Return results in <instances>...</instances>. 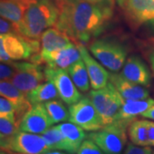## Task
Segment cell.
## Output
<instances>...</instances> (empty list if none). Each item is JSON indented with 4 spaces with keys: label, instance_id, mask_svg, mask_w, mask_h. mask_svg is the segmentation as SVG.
I'll use <instances>...</instances> for the list:
<instances>
[{
    "label": "cell",
    "instance_id": "obj_1",
    "mask_svg": "<svg viewBox=\"0 0 154 154\" xmlns=\"http://www.w3.org/2000/svg\"><path fill=\"white\" fill-rule=\"evenodd\" d=\"M111 3L94 4L88 0L73 5L67 3L59 11L54 27L66 33L75 45L88 44L101 32L111 17Z\"/></svg>",
    "mask_w": 154,
    "mask_h": 154
},
{
    "label": "cell",
    "instance_id": "obj_2",
    "mask_svg": "<svg viewBox=\"0 0 154 154\" xmlns=\"http://www.w3.org/2000/svg\"><path fill=\"white\" fill-rule=\"evenodd\" d=\"M59 10L51 0H32L18 25L19 33L30 38L40 39L42 33L55 26Z\"/></svg>",
    "mask_w": 154,
    "mask_h": 154
},
{
    "label": "cell",
    "instance_id": "obj_3",
    "mask_svg": "<svg viewBox=\"0 0 154 154\" xmlns=\"http://www.w3.org/2000/svg\"><path fill=\"white\" fill-rule=\"evenodd\" d=\"M133 121L116 120L88 134L105 154H122L127 144V128Z\"/></svg>",
    "mask_w": 154,
    "mask_h": 154
},
{
    "label": "cell",
    "instance_id": "obj_4",
    "mask_svg": "<svg viewBox=\"0 0 154 154\" xmlns=\"http://www.w3.org/2000/svg\"><path fill=\"white\" fill-rule=\"evenodd\" d=\"M88 97L94 103L105 126L117 120L120 110L125 101L110 82L105 88L89 91Z\"/></svg>",
    "mask_w": 154,
    "mask_h": 154
},
{
    "label": "cell",
    "instance_id": "obj_5",
    "mask_svg": "<svg viewBox=\"0 0 154 154\" xmlns=\"http://www.w3.org/2000/svg\"><path fill=\"white\" fill-rule=\"evenodd\" d=\"M89 50L103 66L114 73L122 69L126 62L127 50L116 42L98 39L90 45Z\"/></svg>",
    "mask_w": 154,
    "mask_h": 154
},
{
    "label": "cell",
    "instance_id": "obj_6",
    "mask_svg": "<svg viewBox=\"0 0 154 154\" xmlns=\"http://www.w3.org/2000/svg\"><path fill=\"white\" fill-rule=\"evenodd\" d=\"M69 122L81 127L86 131L95 132L105 127L94 103L88 97H83L80 101L69 105Z\"/></svg>",
    "mask_w": 154,
    "mask_h": 154
},
{
    "label": "cell",
    "instance_id": "obj_7",
    "mask_svg": "<svg viewBox=\"0 0 154 154\" xmlns=\"http://www.w3.org/2000/svg\"><path fill=\"white\" fill-rule=\"evenodd\" d=\"M40 39L27 38L20 33H7L1 35L0 42L12 60L30 59L41 51Z\"/></svg>",
    "mask_w": 154,
    "mask_h": 154
},
{
    "label": "cell",
    "instance_id": "obj_8",
    "mask_svg": "<svg viewBox=\"0 0 154 154\" xmlns=\"http://www.w3.org/2000/svg\"><path fill=\"white\" fill-rule=\"evenodd\" d=\"M44 71L46 81L55 85L59 98L66 105H74L82 99L83 96L73 82L67 69L45 66Z\"/></svg>",
    "mask_w": 154,
    "mask_h": 154
},
{
    "label": "cell",
    "instance_id": "obj_9",
    "mask_svg": "<svg viewBox=\"0 0 154 154\" xmlns=\"http://www.w3.org/2000/svg\"><path fill=\"white\" fill-rule=\"evenodd\" d=\"M17 73L10 82L23 94H28L38 85L46 82L41 65L26 62L17 63Z\"/></svg>",
    "mask_w": 154,
    "mask_h": 154
},
{
    "label": "cell",
    "instance_id": "obj_10",
    "mask_svg": "<svg viewBox=\"0 0 154 154\" xmlns=\"http://www.w3.org/2000/svg\"><path fill=\"white\" fill-rule=\"evenodd\" d=\"M128 21L134 26L154 23L153 0H117Z\"/></svg>",
    "mask_w": 154,
    "mask_h": 154
},
{
    "label": "cell",
    "instance_id": "obj_11",
    "mask_svg": "<svg viewBox=\"0 0 154 154\" xmlns=\"http://www.w3.org/2000/svg\"><path fill=\"white\" fill-rule=\"evenodd\" d=\"M52 125L53 122L51 120L44 104H38L33 105L23 116L19 124V130L42 134Z\"/></svg>",
    "mask_w": 154,
    "mask_h": 154
},
{
    "label": "cell",
    "instance_id": "obj_12",
    "mask_svg": "<svg viewBox=\"0 0 154 154\" xmlns=\"http://www.w3.org/2000/svg\"><path fill=\"white\" fill-rule=\"evenodd\" d=\"M50 151L42 135L18 131L8 151L16 154H43Z\"/></svg>",
    "mask_w": 154,
    "mask_h": 154
},
{
    "label": "cell",
    "instance_id": "obj_13",
    "mask_svg": "<svg viewBox=\"0 0 154 154\" xmlns=\"http://www.w3.org/2000/svg\"><path fill=\"white\" fill-rule=\"evenodd\" d=\"M42 64L46 67L67 69L77 61L82 59L81 52L75 43L66 48L54 51L48 53H40Z\"/></svg>",
    "mask_w": 154,
    "mask_h": 154
},
{
    "label": "cell",
    "instance_id": "obj_14",
    "mask_svg": "<svg viewBox=\"0 0 154 154\" xmlns=\"http://www.w3.org/2000/svg\"><path fill=\"white\" fill-rule=\"evenodd\" d=\"M78 49L81 52L82 58L87 67L91 87L93 89L98 90L105 88L110 82V74L105 69L99 61L94 58L89 54L88 51L83 44H76Z\"/></svg>",
    "mask_w": 154,
    "mask_h": 154
},
{
    "label": "cell",
    "instance_id": "obj_15",
    "mask_svg": "<svg viewBox=\"0 0 154 154\" xmlns=\"http://www.w3.org/2000/svg\"><path fill=\"white\" fill-rule=\"evenodd\" d=\"M120 75L144 87H149L151 84L152 76L148 67L138 56H130L127 59L122 69Z\"/></svg>",
    "mask_w": 154,
    "mask_h": 154
},
{
    "label": "cell",
    "instance_id": "obj_16",
    "mask_svg": "<svg viewBox=\"0 0 154 154\" xmlns=\"http://www.w3.org/2000/svg\"><path fill=\"white\" fill-rule=\"evenodd\" d=\"M110 82L117 89L124 100H138L149 98V91L142 85L132 82L117 74H111Z\"/></svg>",
    "mask_w": 154,
    "mask_h": 154
},
{
    "label": "cell",
    "instance_id": "obj_17",
    "mask_svg": "<svg viewBox=\"0 0 154 154\" xmlns=\"http://www.w3.org/2000/svg\"><path fill=\"white\" fill-rule=\"evenodd\" d=\"M0 94L2 97H5L16 105L17 107V120L20 122L23 116L27 113V111L32 108L33 105L27 99V95L23 94L17 88H16L9 81H1L0 82Z\"/></svg>",
    "mask_w": 154,
    "mask_h": 154
},
{
    "label": "cell",
    "instance_id": "obj_18",
    "mask_svg": "<svg viewBox=\"0 0 154 154\" xmlns=\"http://www.w3.org/2000/svg\"><path fill=\"white\" fill-rule=\"evenodd\" d=\"M40 53H48L63 48H66L73 43L66 33L56 27L46 29L40 37Z\"/></svg>",
    "mask_w": 154,
    "mask_h": 154
},
{
    "label": "cell",
    "instance_id": "obj_19",
    "mask_svg": "<svg viewBox=\"0 0 154 154\" xmlns=\"http://www.w3.org/2000/svg\"><path fill=\"white\" fill-rule=\"evenodd\" d=\"M32 0H0V14L16 25L22 22L24 12Z\"/></svg>",
    "mask_w": 154,
    "mask_h": 154
},
{
    "label": "cell",
    "instance_id": "obj_20",
    "mask_svg": "<svg viewBox=\"0 0 154 154\" xmlns=\"http://www.w3.org/2000/svg\"><path fill=\"white\" fill-rule=\"evenodd\" d=\"M154 105V99L148 98L138 100H125L122 106L117 120L134 121L137 116H141Z\"/></svg>",
    "mask_w": 154,
    "mask_h": 154
},
{
    "label": "cell",
    "instance_id": "obj_21",
    "mask_svg": "<svg viewBox=\"0 0 154 154\" xmlns=\"http://www.w3.org/2000/svg\"><path fill=\"white\" fill-rule=\"evenodd\" d=\"M69 144L71 154L76 153L79 147L85 140L87 134L84 129L73 122H62L57 125Z\"/></svg>",
    "mask_w": 154,
    "mask_h": 154
},
{
    "label": "cell",
    "instance_id": "obj_22",
    "mask_svg": "<svg viewBox=\"0 0 154 154\" xmlns=\"http://www.w3.org/2000/svg\"><path fill=\"white\" fill-rule=\"evenodd\" d=\"M27 95V99L32 105L38 104H44L53 99H57L59 97L58 92L55 85L51 82H45L37 88L30 91Z\"/></svg>",
    "mask_w": 154,
    "mask_h": 154
},
{
    "label": "cell",
    "instance_id": "obj_23",
    "mask_svg": "<svg viewBox=\"0 0 154 154\" xmlns=\"http://www.w3.org/2000/svg\"><path fill=\"white\" fill-rule=\"evenodd\" d=\"M131 142L138 146H150L149 120L134 119L128 128Z\"/></svg>",
    "mask_w": 154,
    "mask_h": 154
},
{
    "label": "cell",
    "instance_id": "obj_24",
    "mask_svg": "<svg viewBox=\"0 0 154 154\" xmlns=\"http://www.w3.org/2000/svg\"><path fill=\"white\" fill-rule=\"evenodd\" d=\"M19 122L16 117L0 116V146L1 151H8L17 132Z\"/></svg>",
    "mask_w": 154,
    "mask_h": 154
},
{
    "label": "cell",
    "instance_id": "obj_25",
    "mask_svg": "<svg viewBox=\"0 0 154 154\" xmlns=\"http://www.w3.org/2000/svg\"><path fill=\"white\" fill-rule=\"evenodd\" d=\"M67 71L69 76L71 77L75 87L81 93L86 94L90 91V79L87 70V67L85 65L82 58L81 60L77 61L76 63L72 64L70 67H69L67 69Z\"/></svg>",
    "mask_w": 154,
    "mask_h": 154
},
{
    "label": "cell",
    "instance_id": "obj_26",
    "mask_svg": "<svg viewBox=\"0 0 154 154\" xmlns=\"http://www.w3.org/2000/svg\"><path fill=\"white\" fill-rule=\"evenodd\" d=\"M41 135L44 138L45 141L50 150L66 151L69 153H71V150L66 139L57 126L51 127Z\"/></svg>",
    "mask_w": 154,
    "mask_h": 154
},
{
    "label": "cell",
    "instance_id": "obj_27",
    "mask_svg": "<svg viewBox=\"0 0 154 154\" xmlns=\"http://www.w3.org/2000/svg\"><path fill=\"white\" fill-rule=\"evenodd\" d=\"M63 103V101L58 99H53L44 103L45 107L53 124L69 121V111Z\"/></svg>",
    "mask_w": 154,
    "mask_h": 154
},
{
    "label": "cell",
    "instance_id": "obj_28",
    "mask_svg": "<svg viewBox=\"0 0 154 154\" xmlns=\"http://www.w3.org/2000/svg\"><path fill=\"white\" fill-rule=\"evenodd\" d=\"M17 73V64L15 62L1 63L0 65V79L1 81H11Z\"/></svg>",
    "mask_w": 154,
    "mask_h": 154
},
{
    "label": "cell",
    "instance_id": "obj_29",
    "mask_svg": "<svg viewBox=\"0 0 154 154\" xmlns=\"http://www.w3.org/2000/svg\"><path fill=\"white\" fill-rule=\"evenodd\" d=\"M77 154H105L104 151L97 144L90 139H87L82 142L77 151Z\"/></svg>",
    "mask_w": 154,
    "mask_h": 154
},
{
    "label": "cell",
    "instance_id": "obj_30",
    "mask_svg": "<svg viewBox=\"0 0 154 154\" xmlns=\"http://www.w3.org/2000/svg\"><path fill=\"white\" fill-rule=\"evenodd\" d=\"M17 114V107L11 100L6 99L5 97L0 98V116L16 117Z\"/></svg>",
    "mask_w": 154,
    "mask_h": 154
},
{
    "label": "cell",
    "instance_id": "obj_31",
    "mask_svg": "<svg viewBox=\"0 0 154 154\" xmlns=\"http://www.w3.org/2000/svg\"><path fill=\"white\" fill-rule=\"evenodd\" d=\"M0 33L1 35L7 33H19L18 26L4 17L0 19Z\"/></svg>",
    "mask_w": 154,
    "mask_h": 154
},
{
    "label": "cell",
    "instance_id": "obj_32",
    "mask_svg": "<svg viewBox=\"0 0 154 154\" xmlns=\"http://www.w3.org/2000/svg\"><path fill=\"white\" fill-rule=\"evenodd\" d=\"M123 154H152V150L150 146H138L128 144Z\"/></svg>",
    "mask_w": 154,
    "mask_h": 154
},
{
    "label": "cell",
    "instance_id": "obj_33",
    "mask_svg": "<svg viewBox=\"0 0 154 154\" xmlns=\"http://www.w3.org/2000/svg\"><path fill=\"white\" fill-rule=\"evenodd\" d=\"M0 60H1V63H11L12 62V59L6 52L5 49L4 47V45L1 42H0Z\"/></svg>",
    "mask_w": 154,
    "mask_h": 154
},
{
    "label": "cell",
    "instance_id": "obj_34",
    "mask_svg": "<svg viewBox=\"0 0 154 154\" xmlns=\"http://www.w3.org/2000/svg\"><path fill=\"white\" fill-rule=\"evenodd\" d=\"M149 134H150V146H154V122L149 121Z\"/></svg>",
    "mask_w": 154,
    "mask_h": 154
},
{
    "label": "cell",
    "instance_id": "obj_35",
    "mask_svg": "<svg viewBox=\"0 0 154 154\" xmlns=\"http://www.w3.org/2000/svg\"><path fill=\"white\" fill-rule=\"evenodd\" d=\"M141 116L144 118H146V119L152 120L154 122V105H152L151 108H149L146 112H144Z\"/></svg>",
    "mask_w": 154,
    "mask_h": 154
},
{
    "label": "cell",
    "instance_id": "obj_36",
    "mask_svg": "<svg viewBox=\"0 0 154 154\" xmlns=\"http://www.w3.org/2000/svg\"><path fill=\"white\" fill-rule=\"evenodd\" d=\"M148 60L149 63H150V66H151V69H152V74H153L154 76V51H151V52L149 53Z\"/></svg>",
    "mask_w": 154,
    "mask_h": 154
},
{
    "label": "cell",
    "instance_id": "obj_37",
    "mask_svg": "<svg viewBox=\"0 0 154 154\" xmlns=\"http://www.w3.org/2000/svg\"><path fill=\"white\" fill-rule=\"evenodd\" d=\"M53 4H55L56 6L58 8V10L60 11L61 9L67 4L66 0H51Z\"/></svg>",
    "mask_w": 154,
    "mask_h": 154
},
{
    "label": "cell",
    "instance_id": "obj_38",
    "mask_svg": "<svg viewBox=\"0 0 154 154\" xmlns=\"http://www.w3.org/2000/svg\"><path fill=\"white\" fill-rule=\"evenodd\" d=\"M88 1L94 4H103V3H107V2H112V0H88Z\"/></svg>",
    "mask_w": 154,
    "mask_h": 154
},
{
    "label": "cell",
    "instance_id": "obj_39",
    "mask_svg": "<svg viewBox=\"0 0 154 154\" xmlns=\"http://www.w3.org/2000/svg\"><path fill=\"white\" fill-rule=\"evenodd\" d=\"M43 154H67L65 152H59L57 150H50L48 152H45Z\"/></svg>",
    "mask_w": 154,
    "mask_h": 154
},
{
    "label": "cell",
    "instance_id": "obj_40",
    "mask_svg": "<svg viewBox=\"0 0 154 154\" xmlns=\"http://www.w3.org/2000/svg\"><path fill=\"white\" fill-rule=\"evenodd\" d=\"M78 1H80V0H66L67 3H69V4H71V5H73V4H75V3H77Z\"/></svg>",
    "mask_w": 154,
    "mask_h": 154
},
{
    "label": "cell",
    "instance_id": "obj_41",
    "mask_svg": "<svg viewBox=\"0 0 154 154\" xmlns=\"http://www.w3.org/2000/svg\"><path fill=\"white\" fill-rule=\"evenodd\" d=\"M0 154H16L14 152H6V151H1V153Z\"/></svg>",
    "mask_w": 154,
    "mask_h": 154
},
{
    "label": "cell",
    "instance_id": "obj_42",
    "mask_svg": "<svg viewBox=\"0 0 154 154\" xmlns=\"http://www.w3.org/2000/svg\"><path fill=\"white\" fill-rule=\"evenodd\" d=\"M152 154H154V152H152Z\"/></svg>",
    "mask_w": 154,
    "mask_h": 154
},
{
    "label": "cell",
    "instance_id": "obj_43",
    "mask_svg": "<svg viewBox=\"0 0 154 154\" xmlns=\"http://www.w3.org/2000/svg\"><path fill=\"white\" fill-rule=\"evenodd\" d=\"M153 1H154V0H153Z\"/></svg>",
    "mask_w": 154,
    "mask_h": 154
}]
</instances>
